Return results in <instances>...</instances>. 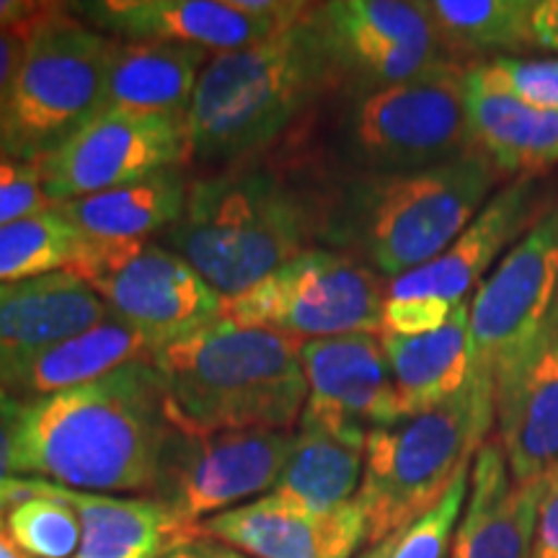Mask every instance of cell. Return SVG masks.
<instances>
[{
  "mask_svg": "<svg viewBox=\"0 0 558 558\" xmlns=\"http://www.w3.org/2000/svg\"><path fill=\"white\" fill-rule=\"evenodd\" d=\"M313 11L267 41L209 58L186 117L194 158L235 166L259 156L339 86Z\"/></svg>",
  "mask_w": 558,
  "mask_h": 558,
  "instance_id": "277c9868",
  "label": "cell"
},
{
  "mask_svg": "<svg viewBox=\"0 0 558 558\" xmlns=\"http://www.w3.org/2000/svg\"><path fill=\"white\" fill-rule=\"evenodd\" d=\"M192 156L186 124L163 117L101 111L60 150L39 163L52 205L117 190Z\"/></svg>",
  "mask_w": 558,
  "mask_h": 558,
  "instance_id": "5bb4252c",
  "label": "cell"
},
{
  "mask_svg": "<svg viewBox=\"0 0 558 558\" xmlns=\"http://www.w3.org/2000/svg\"><path fill=\"white\" fill-rule=\"evenodd\" d=\"M3 525L24 558H73L81 550L75 509L41 492L39 478L21 476L19 501L5 509Z\"/></svg>",
  "mask_w": 558,
  "mask_h": 558,
  "instance_id": "4dcf8cb0",
  "label": "cell"
},
{
  "mask_svg": "<svg viewBox=\"0 0 558 558\" xmlns=\"http://www.w3.org/2000/svg\"><path fill=\"white\" fill-rule=\"evenodd\" d=\"M393 375L401 418L445 403L471 378L469 303L458 305L442 329L424 337L380 333Z\"/></svg>",
  "mask_w": 558,
  "mask_h": 558,
  "instance_id": "4316f807",
  "label": "cell"
},
{
  "mask_svg": "<svg viewBox=\"0 0 558 558\" xmlns=\"http://www.w3.org/2000/svg\"><path fill=\"white\" fill-rule=\"evenodd\" d=\"M530 37H533V50L558 58V0H533Z\"/></svg>",
  "mask_w": 558,
  "mask_h": 558,
  "instance_id": "f35d334b",
  "label": "cell"
},
{
  "mask_svg": "<svg viewBox=\"0 0 558 558\" xmlns=\"http://www.w3.org/2000/svg\"><path fill=\"white\" fill-rule=\"evenodd\" d=\"M88 284L107 308L148 339L153 354L222 313V295L199 271L160 243L86 246L65 269Z\"/></svg>",
  "mask_w": 558,
  "mask_h": 558,
  "instance_id": "8fae6325",
  "label": "cell"
},
{
  "mask_svg": "<svg viewBox=\"0 0 558 558\" xmlns=\"http://www.w3.org/2000/svg\"><path fill=\"white\" fill-rule=\"evenodd\" d=\"M54 3L39 0H0V32H19L45 16Z\"/></svg>",
  "mask_w": 558,
  "mask_h": 558,
  "instance_id": "ab89813d",
  "label": "cell"
},
{
  "mask_svg": "<svg viewBox=\"0 0 558 558\" xmlns=\"http://www.w3.org/2000/svg\"><path fill=\"white\" fill-rule=\"evenodd\" d=\"M316 24L352 96L414 81L452 65L422 0H333L316 5Z\"/></svg>",
  "mask_w": 558,
  "mask_h": 558,
  "instance_id": "4fadbf2b",
  "label": "cell"
},
{
  "mask_svg": "<svg viewBox=\"0 0 558 558\" xmlns=\"http://www.w3.org/2000/svg\"><path fill=\"white\" fill-rule=\"evenodd\" d=\"M452 313H456V308L448 303H439V300L386 298V305H383V333H393V337H424V333L442 329Z\"/></svg>",
  "mask_w": 558,
  "mask_h": 558,
  "instance_id": "e575fe53",
  "label": "cell"
},
{
  "mask_svg": "<svg viewBox=\"0 0 558 558\" xmlns=\"http://www.w3.org/2000/svg\"><path fill=\"white\" fill-rule=\"evenodd\" d=\"M471 86L558 111V58H486L465 65Z\"/></svg>",
  "mask_w": 558,
  "mask_h": 558,
  "instance_id": "d6a6232c",
  "label": "cell"
},
{
  "mask_svg": "<svg viewBox=\"0 0 558 558\" xmlns=\"http://www.w3.org/2000/svg\"><path fill=\"white\" fill-rule=\"evenodd\" d=\"M292 429H228L186 435L177 429L160 460L153 499L197 538V527L251 497L271 492L288 463Z\"/></svg>",
  "mask_w": 558,
  "mask_h": 558,
  "instance_id": "7c38bea8",
  "label": "cell"
},
{
  "mask_svg": "<svg viewBox=\"0 0 558 558\" xmlns=\"http://www.w3.org/2000/svg\"><path fill=\"white\" fill-rule=\"evenodd\" d=\"M308 399L300 427L367 437L399 422V396L378 333H347L300 344Z\"/></svg>",
  "mask_w": 558,
  "mask_h": 558,
  "instance_id": "9a60e30c",
  "label": "cell"
},
{
  "mask_svg": "<svg viewBox=\"0 0 558 558\" xmlns=\"http://www.w3.org/2000/svg\"><path fill=\"white\" fill-rule=\"evenodd\" d=\"M199 543L205 546L209 558H246L243 554H239V550L220 546V543H213V541H199Z\"/></svg>",
  "mask_w": 558,
  "mask_h": 558,
  "instance_id": "b9f144b4",
  "label": "cell"
},
{
  "mask_svg": "<svg viewBox=\"0 0 558 558\" xmlns=\"http://www.w3.org/2000/svg\"><path fill=\"white\" fill-rule=\"evenodd\" d=\"M548 478L514 484L501 442L486 439L473 458L450 558H530Z\"/></svg>",
  "mask_w": 558,
  "mask_h": 558,
  "instance_id": "d6986e66",
  "label": "cell"
},
{
  "mask_svg": "<svg viewBox=\"0 0 558 558\" xmlns=\"http://www.w3.org/2000/svg\"><path fill=\"white\" fill-rule=\"evenodd\" d=\"M68 11L114 41H171L222 54L275 37L308 3L290 16H256L239 0H99L68 3Z\"/></svg>",
  "mask_w": 558,
  "mask_h": 558,
  "instance_id": "e0dca14e",
  "label": "cell"
},
{
  "mask_svg": "<svg viewBox=\"0 0 558 558\" xmlns=\"http://www.w3.org/2000/svg\"><path fill=\"white\" fill-rule=\"evenodd\" d=\"M388 284L352 254L313 246L241 295L222 298L220 318L300 341L383 333Z\"/></svg>",
  "mask_w": 558,
  "mask_h": 558,
  "instance_id": "9c48e42d",
  "label": "cell"
},
{
  "mask_svg": "<svg viewBox=\"0 0 558 558\" xmlns=\"http://www.w3.org/2000/svg\"><path fill=\"white\" fill-rule=\"evenodd\" d=\"M173 427L186 435L292 429L308 399L300 341L218 318L153 354Z\"/></svg>",
  "mask_w": 558,
  "mask_h": 558,
  "instance_id": "5b68a950",
  "label": "cell"
},
{
  "mask_svg": "<svg viewBox=\"0 0 558 558\" xmlns=\"http://www.w3.org/2000/svg\"><path fill=\"white\" fill-rule=\"evenodd\" d=\"M163 558H209V556H207L205 546H202L199 541H194V543H186V546L173 548L171 554H166Z\"/></svg>",
  "mask_w": 558,
  "mask_h": 558,
  "instance_id": "60d3db41",
  "label": "cell"
},
{
  "mask_svg": "<svg viewBox=\"0 0 558 558\" xmlns=\"http://www.w3.org/2000/svg\"><path fill=\"white\" fill-rule=\"evenodd\" d=\"M197 541L220 543L246 558H352L367 546V533L357 501L316 514L267 494L202 522Z\"/></svg>",
  "mask_w": 558,
  "mask_h": 558,
  "instance_id": "ac0fdd59",
  "label": "cell"
},
{
  "mask_svg": "<svg viewBox=\"0 0 558 558\" xmlns=\"http://www.w3.org/2000/svg\"><path fill=\"white\" fill-rule=\"evenodd\" d=\"M78 251V233L58 207L0 226V284L65 271Z\"/></svg>",
  "mask_w": 558,
  "mask_h": 558,
  "instance_id": "f546056e",
  "label": "cell"
},
{
  "mask_svg": "<svg viewBox=\"0 0 558 558\" xmlns=\"http://www.w3.org/2000/svg\"><path fill=\"white\" fill-rule=\"evenodd\" d=\"M558 318V207L501 256L469 303L471 378L494 390L512 378Z\"/></svg>",
  "mask_w": 558,
  "mask_h": 558,
  "instance_id": "30bf717a",
  "label": "cell"
},
{
  "mask_svg": "<svg viewBox=\"0 0 558 558\" xmlns=\"http://www.w3.org/2000/svg\"><path fill=\"white\" fill-rule=\"evenodd\" d=\"M530 558H558V471L548 478L543 494Z\"/></svg>",
  "mask_w": 558,
  "mask_h": 558,
  "instance_id": "8d00e7d4",
  "label": "cell"
},
{
  "mask_svg": "<svg viewBox=\"0 0 558 558\" xmlns=\"http://www.w3.org/2000/svg\"><path fill=\"white\" fill-rule=\"evenodd\" d=\"M494 424L497 396L469 378L445 403L369 432L365 473L354 499L365 518L367 548L439 505L460 469L473 463Z\"/></svg>",
  "mask_w": 558,
  "mask_h": 558,
  "instance_id": "8992f818",
  "label": "cell"
},
{
  "mask_svg": "<svg viewBox=\"0 0 558 558\" xmlns=\"http://www.w3.org/2000/svg\"><path fill=\"white\" fill-rule=\"evenodd\" d=\"M190 181L181 169L54 205L86 246H128L163 235L184 215Z\"/></svg>",
  "mask_w": 558,
  "mask_h": 558,
  "instance_id": "d4e9b609",
  "label": "cell"
},
{
  "mask_svg": "<svg viewBox=\"0 0 558 558\" xmlns=\"http://www.w3.org/2000/svg\"><path fill=\"white\" fill-rule=\"evenodd\" d=\"M548 207L554 205L538 179L518 177L509 181L507 186L494 192V197L437 259L390 279L386 298H427L458 308L471 292L478 290L488 269L497 267L501 256L541 220Z\"/></svg>",
  "mask_w": 558,
  "mask_h": 558,
  "instance_id": "2e32d148",
  "label": "cell"
},
{
  "mask_svg": "<svg viewBox=\"0 0 558 558\" xmlns=\"http://www.w3.org/2000/svg\"><path fill=\"white\" fill-rule=\"evenodd\" d=\"M465 122L473 150L492 160L499 173L538 177L558 166V111L465 81Z\"/></svg>",
  "mask_w": 558,
  "mask_h": 558,
  "instance_id": "484cf974",
  "label": "cell"
},
{
  "mask_svg": "<svg viewBox=\"0 0 558 558\" xmlns=\"http://www.w3.org/2000/svg\"><path fill=\"white\" fill-rule=\"evenodd\" d=\"M452 58L492 54L520 58L533 50V0H422Z\"/></svg>",
  "mask_w": 558,
  "mask_h": 558,
  "instance_id": "f1b7e54d",
  "label": "cell"
},
{
  "mask_svg": "<svg viewBox=\"0 0 558 558\" xmlns=\"http://www.w3.org/2000/svg\"><path fill=\"white\" fill-rule=\"evenodd\" d=\"M209 52L171 41H117L104 111L163 117L186 124Z\"/></svg>",
  "mask_w": 558,
  "mask_h": 558,
  "instance_id": "7402d4cb",
  "label": "cell"
},
{
  "mask_svg": "<svg viewBox=\"0 0 558 558\" xmlns=\"http://www.w3.org/2000/svg\"><path fill=\"white\" fill-rule=\"evenodd\" d=\"M365 442L367 437L300 427L282 476L269 494L316 514L337 512L357 499L365 473Z\"/></svg>",
  "mask_w": 558,
  "mask_h": 558,
  "instance_id": "83f0119b",
  "label": "cell"
},
{
  "mask_svg": "<svg viewBox=\"0 0 558 558\" xmlns=\"http://www.w3.org/2000/svg\"><path fill=\"white\" fill-rule=\"evenodd\" d=\"M19 411L21 401L0 390V518L16 501L19 476L16 469H13V456H16Z\"/></svg>",
  "mask_w": 558,
  "mask_h": 558,
  "instance_id": "d590c367",
  "label": "cell"
},
{
  "mask_svg": "<svg viewBox=\"0 0 558 558\" xmlns=\"http://www.w3.org/2000/svg\"><path fill=\"white\" fill-rule=\"evenodd\" d=\"M497 439L514 484L558 471V318L512 378L497 388Z\"/></svg>",
  "mask_w": 558,
  "mask_h": 558,
  "instance_id": "ffe728a7",
  "label": "cell"
},
{
  "mask_svg": "<svg viewBox=\"0 0 558 558\" xmlns=\"http://www.w3.org/2000/svg\"><path fill=\"white\" fill-rule=\"evenodd\" d=\"M173 427L150 360L86 386L21 403L16 476L90 494L153 497Z\"/></svg>",
  "mask_w": 558,
  "mask_h": 558,
  "instance_id": "6da1fadb",
  "label": "cell"
},
{
  "mask_svg": "<svg viewBox=\"0 0 558 558\" xmlns=\"http://www.w3.org/2000/svg\"><path fill=\"white\" fill-rule=\"evenodd\" d=\"M137 360H153L148 339L109 313L101 324L3 369L0 390L26 403L86 386Z\"/></svg>",
  "mask_w": 558,
  "mask_h": 558,
  "instance_id": "603a6c76",
  "label": "cell"
},
{
  "mask_svg": "<svg viewBox=\"0 0 558 558\" xmlns=\"http://www.w3.org/2000/svg\"><path fill=\"white\" fill-rule=\"evenodd\" d=\"M471 465H463L452 481L439 505L429 509L427 514L409 522L407 527L396 530L388 538L369 546L360 558H448L452 548V538L463 514L465 497L471 486Z\"/></svg>",
  "mask_w": 558,
  "mask_h": 558,
  "instance_id": "1f68e13d",
  "label": "cell"
},
{
  "mask_svg": "<svg viewBox=\"0 0 558 558\" xmlns=\"http://www.w3.org/2000/svg\"><path fill=\"white\" fill-rule=\"evenodd\" d=\"M339 145L357 173H401L471 156L465 65L352 96L341 111Z\"/></svg>",
  "mask_w": 558,
  "mask_h": 558,
  "instance_id": "ba28073f",
  "label": "cell"
},
{
  "mask_svg": "<svg viewBox=\"0 0 558 558\" xmlns=\"http://www.w3.org/2000/svg\"><path fill=\"white\" fill-rule=\"evenodd\" d=\"M75 558H81V556H75Z\"/></svg>",
  "mask_w": 558,
  "mask_h": 558,
  "instance_id": "ee69618b",
  "label": "cell"
},
{
  "mask_svg": "<svg viewBox=\"0 0 558 558\" xmlns=\"http://www.w3.org/2000/svg\"><path fill=\"white\" fill-rule=\"evenodd\" d=\"M0 558H24V556L19 554V548L13 546V541L9 538V533H5L3 518H0Z\"/></svg>",
  "mask_w": 558,
  "mask_h": 558,
  "instance_id": "7bdbcfd3",
  "label": "cell"
},
{
  "mask_svg": "<svg viewBox=\"0 0 558 558\" xmlns=\"http://www.w3.org/2000/svg\"><path fill=\"white\" fill-rule=\"evenodd\" d=\"M324 194L262 163L190 184L184 215L160 235L222 298L241 295L320 239Z\"/></svg>",
  "mask_w": 558,
  "mask_h": 558,
  "instance_id": "7a4b0ae2",
  "label": "cell"
},
{
  "mask_svg": "<svg viewBox=\"0 0 558 558\" xmlns=\"http://www.w3.org/2000/svg\"><path fill=\"white\" fill-rule=\"evenodd\" d=\"M41 492L75 509L81 520V558H163L173 548L194 543L163 501L153 497H111L75 492L41 481Z\"/></svg>",
  "mask_w": 558,
  "mask_h": 558,
  "instance_id": "cb8c5ba5",
  "label": "cell"
},
{
  "mask_svg": "<svg viewBox=\"0 0 558 558\" xmlns=\"http://www.w3.org/2000/svg\"><path fill=\"white\" fill-rule=\"evenodd\" d=\"M499 171L471 153L401 173H354L324 194L320 239L383 279L437 259L492 199Z\"/></svg>",
  "mask_w": 558,
  "mask_h": 558,
  "instance_id": "3957f363",
  "label": "cell"
},
{
  "mask_svg": "<svg viewBox=\"0 0 558 558\" xmlns=\"http://www.w3.org/2000/svg\"><path fill=\"white\" fill-rule=\"evenodd\" d=\"M54 207L45 192L39 163L0 153V226Z\"/></svg>",
  "mask_w": 558,
  "mask_h": 558,
  "instance_id": "836d02e7",
  "label": "cell"
},
{
  "mask_svg": "<svg viewBox=\"0 0 558 558\" xmlns=\"http://www.w3.org/2000/svg\"><path fill=\"white\" fill-rule=\"evenodd\" d=\"M114 39L54 3L34 21L0 117V153L41 163L104 111Z\"/></svg>",
  "mask_w": 558,
  "mask_h": 558,
  "instance_id": "52a82bcc",
  "label": "cell"
},
{
  "mask_svg": "<svg viewBox=\"0 0 558 558\" xmlns=\"http://www.w3.org/2000/svg\"><path fill=\"white\" fill-rule=\"evenodd\" d=\"M107 303L70 271L0 284V373L101 324Z\"/></svg>",
  "mask_w": 558,
  "mask_h": 558,
  "instance_id": "44dd1931",
  "label": "cell"
},
{
  "mask_svg": "<svg viewBox=\"0 0 558 558\" xmlns=\"http://www.w3.org/2000/svg\"><path fill=\"white\" fill-rule=\"evenodd\" d=\"M26 34H29V26L19 32H0V117H3L13 81H16L19 65L21 60H24Z\"/></svg>",
  "mask_w": 558,
  "mask_h": 558,
  "instance_id": "74e56055",
  "label": "cell"
}]
</instances>
